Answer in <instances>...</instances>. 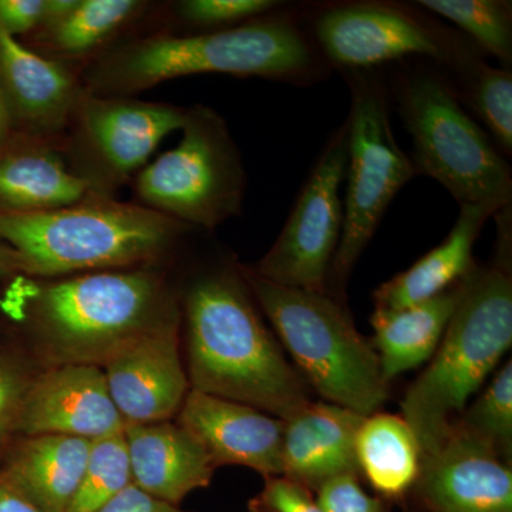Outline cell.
I'll return each instance as SVG.
<instances>
[{"instance_id": "obj_1", "label": "cell", "mask_w": 512, "mask_h": 512, "mask_svg": "<svg viewBox=\"0 0 512 512\" xmlns=\"http://www.w3.org/2000/svg\"><path fill=\"white\" fill-rule=\"evenodd\" d=\"M180 308L191 390L248 404L284 421L311 403L301 375L266 328L239 265L197 276Z\"/></svg>"}, {"instance_id": "obj_11", "label": "cell", "mask_w": 512, "mask_h": 512, "mask_svg": "<svg viewBox=\"0 0 512 512\" xmlns=\"http://www.w3.org/2000/svg\"><path fill=\"white\" fill-rule=\"evenodd\" d=\"M313 35L323 56L346 72H369L380 64L421 56L464 74L480 60L447 30L393 3L328 6L316 15Z\"/></svg>"}, {"instance_id": "obj_4", "label": "cell", "mask_w": 512, "mask_h": 512, "mask_svg": "<svg viewBox=\"0 0 512 512\" xmlns=\"http://www.w3.org/2000/svg\"><path fill=\"white\" fill-rule=\"evenodd\" d=\"M156 266L49 279L26 299V319L50 366L103 367L131 342L180 318Z\"/></svg>"}, {"instance_id": "obj_6", "label": "cell", "mask_w": 512, "mask_h": 512, "mask_svg": "<svg viewBox=\"0 0 512 512\" xmlns=\"http://www.w3.org/2000/svg\"><path fill=\"white\" fill-rule=\"evenodd\" d=\"M262 315L292 356L303 382L329 403L360 416L379 412L389 399L372 342L356 329L348 305L328 293L285 288L239 265Z\"/></svg>"}, {"instance_id": "obj_15", "label": "cell", "mask_w": 512, "mask_h": 512, "mask_svg": "<svg viewBox=\"0 0 512 512\" xmlns=\"http://www.w3.org/2000/svg\"><path fill=\"white\" fill-rule=\"evenodd\" d=\"M126 427L111 399L100 366L60 365L30 380L20 407L16 433L59 434L90 441Z\"/></svg>"}, {"instance_id": "obj_14", "label": "cell", "mask_w": 512, "mask_h": 512, "mask_svg": "<svg viewBox=\"0 0 512 512\" xmlns=\"http://www.w3.org/2000/svg\"><path fill=\"white\" fill-rule=\"evenodd\" d=\"M180 318L141 336L101 367L126 424L171 421L190 392L180 355Z\"/></svg>"}, {"instance_id": "obj_27", "label": "cell", "mask_w": 512, "mask_h": 512, "mask_svg": "<svg viewBox=\"0 0 512 512\" xmlns=\"http://www.w3.org/2000/svg\"><path fill=\"white\" fill-rule=\"evenodd\" d=\"M133 484L124 431L92 441L79 488L66 512H97Z\"/></svg>"}, {"instance_id": "obj_9", "label": "cell", "mask_w": 512, "mask_h": 512, "mask_svg": "<svg viewBox=\"0 0 512 512\" xmlns=\"http://www.w3.org/2000/svg\"><path fill=\"white\" fill-rule=\"evenodd\" d=\"M180 143L136 175L138 204L191 228L214 229L242 212L247 175L227 123L211 107L187 109Z\"/></svg>"}, {"instance_id": "obj_33", "label": "cell", "mask_w": 512, "mask_h": 512, "mask_svg": "<svg viewBox=\"0 0 512 512\" xmlns=\"http://www.w3.org/2000/svg\"><path fill=\"white\" fill-rule=\"evenodd\" d=\"M30 380L19 367L0 360V446L10 434L16 433L20 407Z\"/></svg>"}, {"instance_id": "obj_2", "label": "cell", "mask_w": 512, "mask_h": 512, "mask_svg": "<svg viewBox=\"0 0 512 512\" xmlns=\"http://www.w3.org/2000/svg\"><path fill=\"white\" fill-rule=\"evenodd\" d=\"M190 229L138 202L96 194L56 210L0 211L10 268L37 279L156 266Z\"/></svg>"}, {"instance_id": "obj_36", "label": "cell", "mask_w": 512, "mask_h": 512, "mask_svg": "<svg viewBox=\"0 0 512 512\" xmlns=\"http://www.w3.org/2000/svg\"><path fill=\"white\" fill-rule=\"evenodd\" d=\"M0 512H43L0 478Z\"/></svg>"}, {"instance_id": "obj_20", "label": "cell", "mask_w": 512, "mask_h": 512, "mask_svg": "<svg viewBox=\"0 0 512 512\" xmlns=\"http://www.w3.org/2000/svg\"><path fill=\"white\" fill-rule=\"evenodd\" d=\"M90 194L89 184L73 173L53 140L18 131L0 147V211L56 210Z\"/></svg>"}, {"instance_id": "obj_23", "label": "cell", "mask_w": 512, "mask_h": 512, "mask_svg": "<svg viewBox=\"0 0 512 512\" xmlns=\"http://www.w3.org/2000/svg\"><path fill=\"white\" fill-rule=\"evenodd\" d=\"M464 279L429 301L400 311L373 312L372 346L387 383L433 357L463 295Z\"/></svg>"}, {"instance_id": "obj_37", "label": "cell", "mask_w": 512, "mask_h": 512, "mask_svg": "<svg viewBox=\"0 0 512 512\" xmlns=\"http://www.w3.org/2000/svg\"><path fill=\"white\" fill-rule=\"evenodd\" d=\"M16 133H18V128H16L15 117L10 109L8 96L0 84V147L8 143Z\"/></svg>"}, {"instance_id": "obj_12", "label": "cell", "mask_w": 512, "mask_h": 512, "mask_svg": "<svg viewBox=\"0 0 512 512\" xmlns=\"http://www.w3.org/2000/svg\"><path fill=\"white\" fill-rule=\"evenodd\" d=\"M348 168V124L330 136L272 248L252 271L285 288L328 293L343 228L340 185Z\"/></svg>"}, {"instance_id": "obj_5", "label": "cell", "mask_w": 512, "mask_h": 512, "mask_svg": "<svg viewBox=\"0 0 512 512\" xmlns=\"http://www.w3.org/2000/svg\"><path fill=\"white\" fill-rule=\"evenodd\" d=\"M512 345L511 255L494 265H474L430 365L407 389L402 403L421 460L446 440L468 400Z\"/></svg>"}, {"instance_id": "obj_10", "label": "cell", "mask_w": 512, "mask_h": 512, "mask_svg": "<svg viewBox=\"0 0 512 512\" xmlns=\"http://www.w3.org/2000/svg\"><path fill=\"white\" fill-rule=\"evenodd\" d=\"M185 116L187 109L174 104L86 92L70 121V168L93 194L113 197L165 137L183 128Z\"/></svg>"}, {"instance_id": "obj_26", "label": "cell", "mask_w": 512, "mask_h": 512, "mask_svg": "<svg viewBox=\"0 0 512 512\" xmlns=\"http://www.w3.org/2000/svg\"><path fill=\"white\" fill-rule=\"evenodd\" d=\"M420 8L453 22L507 69L512 62V8L504 0H421Z\"/></svg>"}, {"instance_id": "obj_24", "label": "cell", "mask_w": 512, "mask_h": 512, "mask_svg": "<svg viewBox=\"0 0 512 512\" xmlns=\"http://www.w3.org/2000/svg\"><path fill=\"white\" fill-rule=\"evenodd\" d=\"M359 474L383 497L402 498L419 478V443L407 421L394 414H370L356 434Z\"/></svg>"}, {"instance_id": "obj_29", "label": "cell", "mask_w": 512, "mask_h": 512, "mask_svg": "<svg viewBox=\"0 0 512 512\" xmlns=\"http://www.w3.org/2000/svg\"><path fill=\"white\" fill-rule=\"evenodd\" d=\"M454 423L467 433L493 446L511 461L512 454V362L491 380L484 393L466 407Z\"/></svg>"}, {"instance_id": "obj_35", "label": "cell", "mask_w": 512, "mask_h": 512, "mask_svg": "<svg viewBox=\"0 0 512 512\" xmlns=\"http://www.w3.org/2000/svg\"><path fill=\"white\" fill-rule=\"evenodd\" d=\"M97 512H187L180 505L167 503L154 495L140 490L134 484L128 485L113 500Z\"/></svg>"}, {"instance_id": "obj_3", "label": "cell", "mask_w": 512, "mask_h": 512, "mask_svg": "<svg viewBox=\"0 0 512 512\" xmlns=\"http://www.w3.org/2000/svg\"><path fill=\"white\" fill-rule=\"evenodd\" d=\"M319 57L301 26L285 16H264L235 28L195 35H154L103 56L84 76L94 96H128L194 74L265 79H309Z\"/></svg>"}, {"instance_id": "obj_16", "label": "cell", "mask_w": 512, "mask_h": 512, "mask_svg": "<svg viewBox=\"0 0 512 512\" xmlns=\"http://www.w3.org/2000/svg\"><path fill=\"white\" fill-rule=\"evenodd\" d=\"M177 423L198 440L215 466H242L264 477L281 476L285 421L271 414L190 390Z\"/></svg>"}, {"instance_id": "obj_22", "label": "cell", "mask_w": 512, "mask_h": 512, "mask_svg": "<svg viewBox=\"0 0 512 512\" xmlns=\"http://www.w3.org/2000/svg\"><path fill=\"white\" fill-rule=\"evenodd\" d=\"M490 217L485 208L460 207L456 224L439 247L376 289L375 311H400L429 301L470 274L474 245Z\"/></svg>"}, {"instance_id": "obj_38", "label": "cell", "mask_w": 512, "mask_h": 512, "mask_svg": "<svg viewBox=\"0 0 512 512\" xmlns=\"http://www.w3.org/2000/svg\"><path fill=\"white\" fill-rule=\"evenodd\" d=\"M9 271H12V268H10L8 258H6L5 251H3L2 245H0V278H2V276Z\"/></svg>"}, {"instance_id": "obj_30", "label": "cell", "mask_w": 512, "mask_h": 512, "mask_svg": "<svg viewBox=\"0 0 512 512\" xmlns=\"http://www.w3.org/2000/svg\"><path fill=\"white\" fill-rule=\"evenodd\" d=\"M276 0H183L175 5L178 18L201 33L217 32L271 15L281 8Z\"/></svg>"}, {"instance_id": "obj_13", "label": "cell", "mask_w": 512, "mask_h": 512, "mask_svg": "<svg viewBox=\"0 0 512 512\" xmlns=\"http://www.w3.org/2000/svg\"><path fill=\"white\" fill-rule=\"evenodd\" d=\"M430 512H512L511 461L453 423L414 485Z\"/></svg>"}, {"instance_id": "obj_32", "label": "cell", "mask_w": 512, "mask_h": 512, "mask_svg": "<svg viewBox=\"0 0 512 512\" xmlns=\"http://www.w3.org/2000/svg\"><path fill=\"white\" fill-rule=\"evenodd\" d=\"M316 501L323 512H389L380 498L366 493L359 474H345L320 485Z\"/></svg>"}, {"instance_id": "obj_7", "label": "cell", "mask_w": 512, "mask_h": 512, "mask_svg": "<svg viewBox=\"0 0 512 512\" xmlns=\"http://www.w3.org/2000/svg\"><path fill=\"white\" fill-rule=\"evenodd\" d=\"M443 74L416 67L397 79V110L413 138V164L443 185L460 207L485 208L493 217L510 207V165L461 107Z\"/></svg>"}, {"instance_id": "obj_34", "label": "cell", "mask_w": 512, "mask_h": 512, "mask_svg": "<svg viewBox=\"0 0 512 512\" xmlns=\"http://www.w3.org/2000/svg\"><path fill=\"white\" fill-rule=\"evenodd\" d=\"M45 13V0H0V29L13 37L35 33Z\"/></svg>"}, {"instance_id": "obj_8", "label": "cell", "mask_w": 512, "mask_h": 512, "mask_svg": "<svg viewBox=\"0 0 512 512\" xmlns=\"http://www.w3.org/2000/svg\"><path fill=\"white\" fill-rule=\"evenodd\" d=\"M350 97L348 191L339 247L328 275V295L346 303L350 274L397 192L417 174L397 144L382 80L370 72H346Z\"/></svg>"}, {"instance_id": "obj_17", "label": "cell", "mask_w": 512, "mask_h": 512, "mask_svg": "<svg viewBox=\"0 0 512 512\" xmlns=\"http://www.w3.org/2000/svg\"><path fill=\"white\" fill-rule=\"evenodd\" d=\"M0 84L20 133L55 140L69 128L83 83L66 64L23 45L0 29Z\"/></svg>"}, {"instance_id": "obj_18", "label": "cell", "mask_w": 512, "mask_h": 512, "mask_svg": "<svg viewBox=\"0 0 512 512\" xmlns=\"http://www.w3.org/2000/svg\"><path fill=\"white\" fill-rule=\"evenodd\" d=\"M365 417L332 403H309L285 421L281 476L318 491L345 474H359L356 434Z\"/></svg>"}, {"instance_id": "obj_21", "label": "cell", "mask_w": 512, "mask_h": 512, "mask_svg": "<svg viewBox=\"0 0 512 512\" xmlns=\"http://www.w3.org/2000/svg\"><path fill=\"white\" fill-rule=\"evenodd\" d=\"M92 441L40 434L16 444L0 474L43 512H66L82 481Z\"/></svg>"}, {"instance_id": "obj_31", "label": "cell", "mask_w": 512, "mask_h": 512, "mask_svg": "<svg viewBox=\"0 0 512 512\" xmlns=\"http://www.w3.org/2000/svg\"><path fill=\"white\" fill-rule=\"evenodd\" d=\"M248 508L249 512H323L311 490L282 476L265 477L264 488Z\"/></svg>"}, {"instance_id": "obj_19", "label": "cell", "mask_w": 512, "mask_h": 512, "mask_svg": "<svg viewBox=\"0 0 512 512\" xmlns=\"http://www.w3.org/2000/svg\"><path fill=\"white\" fill-rule=\"evenodd\" d=\"M124 439L131 478L140 490L180 505L194 491L210 487L217 466L180 424H126Z\"/></svg>"}, {"instance_id": "obj_25", "label": "cell", "mask_w": 512, "mask_h": 512, "mask_svg": "<svg viewBox=\"0 0 512 512\" xmlns=\"http://www.w3.org/2000/svg\"><path fill=\"white\" fill-rule=\"evenodd\" d=\"M147 3L138 0H77L74 8L53 25L32 33L40 55L66 64L103 49L140 16Z\"/></svg>"}, {"instance_id": "obj_28", "label": "cell", "mask_w": 512, "mask_h": 512, "mask_svg": "<svg viewBox=\"0 0 512 512\" xmlns=\"http://www.w3.org/2000/svg\"><path fill=\"white\" fill-rule=\"evenodd\" d=\"M463 79L464 96L504 154L512 153V74L478 60Z\"/></svg>"}]
</instances>
